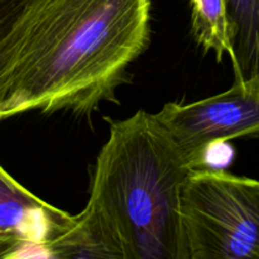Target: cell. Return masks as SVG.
I'll return each instance as SVG.
<instances>
[{
    "mask_svg": "<svg viewBox=\"0 0 259 259\" xmlns=\"http://www.w3.org/2000/svg\"><path fill=\"white\" fill-rule=\"evenodd\" d=\"M151 0H27L0 35V119L90 115L149 40Z\"/></svg>",
    "mask_w": 259,
    "mask_h": 259,
    "instance_id": "obj_1",
    "label": "cell"
},
{
    "mask_svg": "<svg viewBox=\"0 0 259 259\" xmlns=\"http://www.w3.org/2000/svg\"><path fill=\"white\" fill-rule=\"evenodd\" d=\"M194 167L154 114L110 125L88 206L118 234L128 259H189L181 192Z\"/></svg>",
    "mask_w": 259,
    "mask_h": 259,
    "instance_id": "obj_2",
    "label": "cell"
},
{
    "mask_svg": "<svg viewBox=\"0 0 259 259\" xmlns=\"http://www.w3.org/2000/svg\"><path fill=\"white\" fill-rule=\"evenodd\" d=\"M189 259H259V180L200 167L181 192Z\"/></svg>",
    "mask_w": 259,
    "mask_h": 259,
    "instance_id": "obj_3",
    "label": "cell"
},
{
    "mask_svg": "<svg viewBox=\"0 0 259 259\" xmlns=\"http://www.w3.org/2000/svg\"><path fill=\"white\" fill-rule=\"evenodd\" d=\"M194 168L210 149L243 137L259 138V83L234 82L218 95L189 104L168 103L154 114Z\"/></svg>",
    "mask_w": 259,
    "mask_h": 259,
    "instance_id": "obj_4",
    "label": "cell"
},
{
    "mask_svg": "<svg viewBox=\"0 0 259 259\" xmlns=\"http://www.w3.org/2000/svg\"><path fill=\"white\" fill-rule=\"evenodd\" d=\"M75 220L28 191L0 167V238L50 245Z\"/></svg>",
    "mask_w": 259,
    "mask_h": 259,
    "instance_id": "obj_5",
    "label": "cell"
},
{
    "mask_svg": "<svg viewBox=\"0 0 259 259\" xmlns=\"http://www.w3.org/2000/svg\"><path fill=\"white\" fill-rule=\"evenodd\" d=\"M48 247L53 259H128L118 234L88 205Z\"/></svg>",
    "mask_w": 259,
    "mask_h": 259,
    "instance_id": "obj_6",
    "label": "cell"
},
{
    "mask_svg": "<svg viewBox=\"0 0 259 259\" xmlns=\"http://www.w3.org/2000/svg\"><path fill=\"white\" fill-rule=\"evenodd\" d=\"M234 82L259 83V0H225Z\"/></svg>",
    "mask_w": 259,
    "mask_h": 259,
    "instance_id": "obj_7",
    "label": "cell"
},
{
    "mask_svg": "<svg viewBox=\"0 0 259 259\" xmlns=\"http://www.w3.org/2000/svg\"><path fill=\"white\" fill-rule=\"evenodd\" d=\"M192 33L204 50L212 51L218 61L229 52L225 0H191Z\"/></svg>",
    "mask_w": 259,
    "mask_h": 259,
    "instance_id": "obj_8",
    "label": "cell"
},
{
    "mask_svg": "<svg viewBox=\"0 0 259 259\" xmlns=\"http://www.w3.org/2000/svg\"><path fill=\"white\" fill-rule=\"evenodd\" d=\"M27 0H0V35L13 22Z\"/></svg>",
    "mask_w": 259,
    "mask_h": 259,
    "instance_id": "obj_9",
    "label": "cell"
},
{
    "mask_svg": "<svg viewBox=\"0 0 259 259\" xmlns=\"http://www.w3.org/2000/svg\"><path fill=\"white\" fill-rule=\"evenodd\" d=\"M13 240L17 239H10V238H0V259H7V252L9 249L10 244Z\"/></svg>",
    "mask_w": 259,
    "mask_h": 259,
    "instance_id": "obj_10",
    "label": "cell"
}]
</instances>
